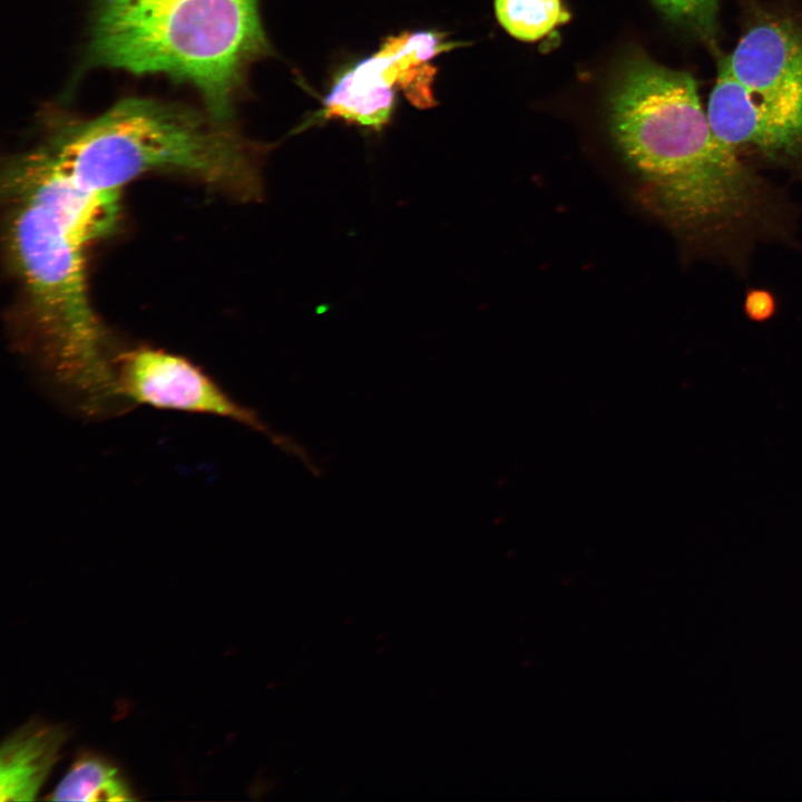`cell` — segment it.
I'll use <instances>...</instances> for the list:
<instances>
[{"instance_id": "1", "label": "cell", "mask_w": 802, "mask_h": 802, "mask_svg": "<svg viewBox=\"0 0 802 802\" xmlns=\"http://www.w3.org/2000/svg\"><path fill=\"white\" fill-rule=\"evenodd\" d=\"M609 130L642 193L675 225L718 231L754 207L755 178L714 134L691 74L634 59L610 98Z\"/></svg>"}, {"instance_id": "2", "label": "cell", "mask_w": 802, "mask_h": 802, "mask_svg": "<svg viewBox=\"0 0 802 802\" xmlns=\"http://www.w3.org/2000/svg\"><path fill=\"white\" fill-rule=\"evenodd\" d=\"M77 185L119 192L148 173H175L238 199L262 196L264 150L208 111L155 98H126L99 116L69 121L41 145Z\"/></svg>"}, {"instance_id": "3", "label": "cell", "mask_w": 802, "mask_h": 802, "mask_svg": "<svg viewBox=\"0 0 802 802\" xmlns=\"http://www.w3.org/2000/svg\"><path fill=\"white\" fill-rule=\"evenodd\" d=\"M7 243L28 302L35 353L47 385L84 415L126 410L117 358L96 315L85 273L86 238L39 199L3 189Z\"/></svg>"}, {"instance_id": "4", "label": "cell", "mask_w": 802, "mask_h": 802, "mask_svg": "<svg viewBox=\"0 0 802 802\" xmlns=\"http://www.w3.org/2000/svg\"><path fill=\"white\" fill-rule=\"evenodd\" d=\"M260 0H97L89 62L185 81L229 123L250 65L270 51Z\"/></svg>"}, {"instance_id": "5", "label": "cell", "mask_w": 802, "mask_h": 802, "mask_svg": "<svg viewBox=\"0 0 802 802\" xmlns=\"http://www.w3.org/2000/svg\"><path fill=\"white\" fill-rule=\"evenodd\" d=\"M722 60L706 113L727 146L767 156L802 154V27L766 17L751 25Z\"/></svg>"}, {"instance_id": "6", "label": "cell", "mask_w": 802, "mask_h": 802, "mask_svg": "<svg viewBox=\"0 0 802 802\" xmlns=\"http://www.w3.org/2000/svg\"><path fill=\"white\" fill-rule=\"evenodd\" d=\"M116 379L119 395L128 408L140 404L227 418L267 434L276 446L306 460L297 446L273 433L255 411L235 401L183 356L146 346L119 353Z\"/></svg>"}, {"instance_id": "7", "label": "cell", "mask_w": 802, "mask_h": 802, "mask_svg": "<svg viewBox=\"0 0 802 802\" xmlns=\"http://www.w3.org/2000/svg\"><path fill=\"white\" fill-rule=\"evenodd\" d=\"M458 45L436 30L404 31L383 40L371 56L343 71L354 85L370 90H400L418 108L437 105L432 60Z\"/></svg>"}, {"instance_id": "8", "label": "cell", "mask_w": 802, "mask_h": 802, "mask_svg": "<svg viewBox=\"0 0 802 802\" xmlns=\"http://www.w3.org/2000/svg\"><path fill=\"white\" fill-rule=\"evenodd\" d=\"M68 739L61 724L29 721L11 732L0 749V801H32Z\"/></svg>"}, {"instance_id": "9", "label": "cell", "mask_w": 802, "mask_h": 802, "mask_svg": "<svg viewBox=\"0 0 802 802\" xmlns=\"http://www.w3.org/2000/svg\"><path fill=\"white\" fill-rule=\"evenodd\" d=\"M52 801H131L133 792L119 770L92 753L81 754L70 765L52 794Z\"/></svg>"}, {"instance_id": "10", "label": "cell", "mask_w": 802, "mask_h": 802, "mask_svg": "<svg viewBox=\"0 0 802 802\" xmlns=\"http://www.w3.org/2000/svg\"><path fill=\"white\" fill-rule=\"evenodd\" d=\"M501 27L522 41H536L569 20L561 0H495Z\"/></svg>"}, {"instance_id": "11", "label": "cell", "mask_w": 802, "mask_h": 802, "mask_svg": "<svg viewBox=\"0 0 802 802\" xmlns=\"http://www.w3.org/2000/svg\"><path fill=\"white\" fill-rule=\"evenodd\" d=\"M669 18L689 25L708 37L714 29L720 0H654Z\"/></svg>"}, {"instance_id": "12", "label": "cell", "mask_w": 802, "mask_h": 802, "mask_svg": "<svg viewBox=\"0 0 802 802\" xmlns=\"http://www.w3.org/2000/svg\"><path fill=\"white\" fill-rule=\"evenodd\" d=\"M775 309L773 296L762 290L751 291L745 299L746 314L754 321L769 319Z\"/></svg>"}]
</instances>
